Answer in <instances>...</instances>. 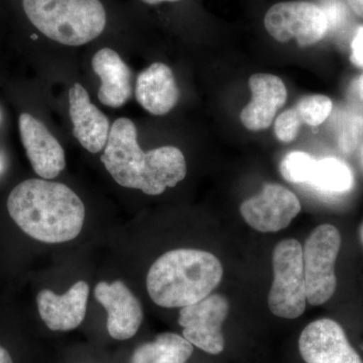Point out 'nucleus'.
Listing matches in <instances>:
<instances>
[{
  "mask_svg": "<svg viewBox=\"0 0 363 363\" xmlns=\"http://www.w3.org/2000/svg\"><path fill=\"white\" fill-rule=\"evenodd\" d=\"M101 161L117 184L147 195L162 194L187 175L185 157L178 147L166 145L143 152L135 123L124 117L112 124Z\"/></svg>",
  "mask_w": 363,
  "mask_h": 363,
  "instance_id": "nucleus-1",
  "label": "nucleus"
},
{
  "mask_svg": "<svg viewBox=\"0 0 363 363\" xmlns=\"http://www.w3.org/2000/svg\"><path fill=\"white\" fill-rule=\"evenodd\" d=\"M7 210L23 233L45 243L75 240L85 220L84 204L74 191L40 179L18 184L9 196Z\"/></svg>",
  "mask_w": 363,
  "mask_h": 363,
  "instance_id": "nucleus-2",
  "label": "nucleus"
},
{
  "mask_svg": "<svg viewBox=\"0 0 363 363\" xmlns=\"http://www.w3.org/2000/svg\"><path fill=\"white\" fill-rule=\"evenodd\" d=\"M222 276L223 267L214 255L183 248L164 253L152 264L147 289L160 307L184 308L208 297Z\"/></svg>",
  "mask_w": 363,
  "mask_h": 363,
  "instance_id": "nucleus-3",
  "label": "nucleus"
},
{
  "mask_svg": "<svg viewBox=\"0 0 363 363\" xmlns=\"http://www.w3.org/2000/svg\"><path fill=\"white\" fill-rule=\"evenodd\" d=\"M21 7L38 32L69 47L98 39L111 16L105 0H21Z\"/></svg>",
  "mask_w": 363,
  "mask_h": 363,
  "instance_id": "nucleus-4",
  "label": "nucleus"
},
{
  "mask_svg": "<svg viewBox=\"0 0 363 363\" xmlns=\"http://www.w3.org/2000/svg\"><path fill=\"white\" fill-rule=\"evenodd\" d=\"M274 281L267 304L274 316L296 319L305 312L307 290L303 247L296 240L281 241L272 253Z\"/></svg>",
  "mask_w": 363,
  "mask_h": 363,
  "instance_id": "nucleus-5",
  "label": "nucleus"
},
{
  "mask_svg": "<svg viewBox=\"0 0 363 363\" xmlns=\"http://www.w3.org/2000/svg\"><path fill=\"white\" fill-rule=\"evenodd\" d=\"M341 247V235L331 224L318 226L303 248V262L310 305H323L330 300L337 286L335 262Z\"/></svg>",
  "mask_w": 363,
  "mask_h": 363,
  "instance_id": "nucleus-6",
  "label": "nucleus"
},
{
  "mask_svg": "<svg viewBox=\"0 0 363 363\" xmlns=\"http://www.w3.org/2000/svg\"><path fill=\"white\" fill-rule=\"evenodd\" d=\"M267 32L279 43L295 40L301 47L317 44L329 32L321 6L309 1H286L272 6L264 16Z\"/></svg>",
  "mask_w": 363,
  "mask_h": 363,
  "instance_id": "nucleus-7",
  "label": "nucleus"
},
{
  "mask_svg": "<svg viewBox=\"0 0 363 363\" xmlns=\"http://www.w3.org/2000/svg\"><path fill=\"white\" fill-rule=\"evenodd\" d=\"M228 312V301L219 294L182 308L179 324L183 328V337L209 354H220L225 347L222 325Z\"/></svg>",
  "mask_w": 363,
  "mask_h": 363,
  "instance_id": "nucleus-8",
  "label": "nucleus"
},
{
  "mask_svg": "<svg viewBox=\"0 0 363 363\" xmlns=\"http://www.w3.org/2000/svg\"><path fill=\"white\" fill-rule=\"evenodd\" d=\"M301 211L297 196L279 184H266L259 194L240 205L245 222L260 233H278L290 225Z\"/></svg>",
  "mask_w": 363,
  "mask_h": 363,
  "instance_id": "nucleus-9",
  "label": "nucleus"
},
{
  "mask_svg": "<svg viewBox=\"0 0 363 363\" xmlns=\"http://www.w3.org/2000/svg\"><path fill=\"white\" fill-rule=\"evenodd\" d=\"M298 350L306 363H363L342 327L327 318L305 327L298 338Z\"/></svg>",
  "mask_w": 363,
  "mask_h": 363,
  "instance_id": "nucleus-10",
  "label": "nucleus"
},
{
  "mask_svg": "<svg viewBox=\"0 0 363 363\" xmlns=\"http://www.w3.org/2000/svg\"><path fill=\"white\" fill-rule=\"evenodd\" d=\"M94 296L107 312V330L116 340H128L135 335L143 323L140 300L123 281L112 284L100 281Z\"/></svg>",
  "mask_w": 363,
  "mask_h": 363,
  "instance_id": "nucleus-11",
  "label": "nucleus"
},
{
  "mask_svg": "<svg viewBox=\"0 0 363 363\" xmlns=\"http://www.w3.org/2000/svg\"><path fill=\"white\" fill-rule=\"evenodd\" d=\"M21 142L33 171L42 178L54 179L65 169V152L45 124L28 113L20 116Z\"/></svg>",
  "mask_w": 363,
  "mask_h": 363,
  "instance_id": "nucleus-12",
  "label": "nucleus"
},
{
  "mask_svg": "<svg viewBox=\"0 0 363 363\" xmlns=\"http://www.w3.org/2000/svg\"><path fill=\"white\" fill-rule=\"evenodd\" d=\"M89 286L79 281L64 295L51 290L38 294L37 304L40 316L52 331H70L82 323L87 312Z\"/></svg>",
  "mask_w": 363,
  "mask_h": 363,
  "instance_id": "nucleus-13",
  "label": "nucleus"
},
{
  "mask_svg": "<svg viewBox=\"0 0 363 363\" xmlns=\"http://www.w3.org/2000/svg\"><path fill=\"white\" fill-rule=\"evenodd\" d=\"M69 105L74 136L88 152H101L111 133L108 118L90 101L89 94L80 83L69 90Z\"/></svg>",
  "mask_w": 363,
  "mask_h": 363,
  "instance_id": "nucleus-14",
  "label": "nucleus"
},
{
  "mask_svg": "<svg viewBox=\"0 0 363 363\" xmlns=\"http://www.w3.org/2000/svg\"><path fill=\"white\" fill-rule=\"evenodd\" d=\"M250 88L252 101L241 111V123L252 131L267 130L272 125L277 112L286 104V86L277 76L257 73L250 78Z\"/></svg>",
  "mask_w": 363,
  "mask_h": 363,
  "instance_id": "nucleus-15",
  "label": "nucleus"
},
{
  "mask_svg": "<svg viewBox=\"0 0 363 363\" xmlns=\"http://www.w3.org/2000/svg\"><path fill=\"white\" fill-rule=\"evenodd\" d=\"M179 92L173 72L162 63L143 70L136 80L135 97L145 111L154 116L169 113L178 104Z\"/></svg>",
  "mask_w": 363,
  "mask_h": 363,
  "instance_id": "nucleus-16",
  "label": "nucleus"
},
{
  "mask_svg": "<svg viewBox=\"0 0 363 363\" xmlns=\"http://www.w3.org/2000/svg\"><path fill=\"white\" fill-rule=\"evenodd\" d=\"M92 68L101 80V86L98 91L99 101L112 108L123 106L133 92V75L118 52L111 48L99 50L93 57Z\"/></svg>",
  "mask_w": 363,
  "mask_h": 363,
  "instance_id": "nucleus-17",
  "label": "nucleus"
},
{
  "mask_svg": "<svg viewBox=\"0 0 363 363\" xmlns=\"http://www.w3.org/2000/svg\"><path fill=\"white\" fill-rule=\"evenodd\" d=\"M187 339L175 333L160 334L154 342H147L135 350L131 363H186L193 353Z\"/></svg>",
  "mask_w": 363,
  "mask_h": 363,
  "instance_id": "nucleus-18",
  "label": "nucleus"
},
{
  "mask_svg": "<svg viewBox=\"0 0 363 363\" xmlns=\"http://www.w3.org/2000/svg\"><path fill=\"white\" fill-rule=\"evenodd\" d=\"M354 179L350 167L336 157L316 160L309 184L325 194H342L352 188Z\"/></svg>",
  "mask_w": 363,
  "mask_h": 363,
  "instance_id": "nucleus-19",
  "label": "nucleus"
},
{
  "mask_svg": "<svg viewBox=\"0 0 363 363\" xmlns=\"http://www.w3.org/2000/svg\"><path fill=\"white\" fill-rule=\"evenodd\" d=\"M316 160L304 152H291L284 157L279 171L290 183L308 184L311 178Z\"/></svg>",
  "mask_w": 363,
  "mask_h": 363,
  "instance_id": "nucleus-20",
  "label": "nucleus"
},
{
  "mask_svg": "<svg viewBox=\"0 0 363 363\" xmlns=\"http://www.w3.org/2000/svg\"><path fill=\"white\" fill-rule=\"evenodd\" d=\"M296 109L303 123L317 126L323 123L330 116L333 102L330 98L325 95H308L301 98Z\"/></svg>",
  "mask_w": 363,
  "mask_h": 363,
  "instance_id": "nucleus-21",
  "label": "nucleus"
},
{
  "mask_svg": "<svg viewBox=\"0 0 363 363\" xmlns=\"http://www.w3.org/2000/svg\"><path fill=\"white\" fill-rule=\"evenodd\" d=\"M303 121L297 109L292 108L279 114L274 123V133L281 142L291 143L298 136Z\"/></svg>",
  "mask_w": 363,
  "mask_h": 363,
  "instance_id": "nucleus-22",
  "label": "nucleus"
},
{
  "mask_svg": "<svg viewBox=\"0 0 363 363\" xmlns=\"http://www.w3.org/2000/svg\"><path fill=\"white\" fill-rule=\"evenodd\" d=\"M363 133V118L353 116L342 126L339 135V147L345 154H350L357 149Z\"/></svg>",
  "mask_w": 363,
  "mask_h": 363,
  "instance_id": "nucleus-23",
  "label": "nucleus"
},
{
  "mask_svg": "<svg viewBox=\"0 0 363 363\" xmlns=\"http://www.w3.org/2000/svg\"><path fill=\"white\" fill-rule=\"evenodd\" d=\"M323 9L327 21H328L329 30H336L342 26L344 18H345V11H344L343 4L341 2L330 0L326 6H321Z\"/></svg>",
  "mask_w": 363,
  "mask_h": 363,
  "instance_id": "nucleus-24",
  "label": "nucleus"
},
{
  "mask_svg": "<svg viewBox=\"0 0 363 363\" xmlns=\"http://www.w3.org/2000/svg\"><path fill=\"white\" fill-rule=\"evenodd\" d=\"M350 61L353 65L363 68V26H358L353 35Z\"/></svg>",
  "mask_w": 363,
  "mask_h": 363,
  "instance_id": "nucleus-25",
  "label": "nucleus"
},
{
  "mask_svg": "<svg viewBox=\"0 0 363 363\" xmlns=\"http://www.w3.org/2000/svg\"><path fill=\"white\" fill-rule=\"evenodd\" d=\"M352 96L363 104V74L353 81L350 86Z\"/></svg>",
  "mask_w": 363,
  "mask_h": 363,
  "instance_id": "nucleus-26",
  "label": "nucleus"
},
{
  "mask_svg": "<svg viewBox=\"0 0 363 363\" xmlns=\"http://www.w3.org/2000/svg\"><path fill=\"white\" fill-rule=\"evenodd\" d=\"M348 6L357 16L363 18V0H346Z\"/></svg>",
  "mask_w": 363,
  "mask_h": 363,
  "instance_id": "nucleus-27",
  "label": "nucleus"
},
{
  "mask_svg": "<svg viewBox=\"0 0 363 363\" xmlns=\"http://www.w3.org/2000/svg\"><path fill=\"white\" fill-rule=\"evenodd\" d=\"M143 4L147 6H156L159 4H177V2L184 1V0H140Z\"/></svg>",
  "mask_w": 363,
  "mask_h": 363,
  "instance_id": "nucleus-28",
  "label": "nucleus"
},
{
  "mask_svg": "<svg viewBox=\"0 0 363 363\" xmlns=\"http://www.w3.org/2000/svg\"><path fill=\"white\" fill-rule=\"evenodd\" d=\"M0 363H13V358L6 348L0 346Z\"/></svg>",
  "mask_w": 363,
  "mask_h": 363,
  "instance_id": "nucleus-29",
  "label": "nucleus"
},
{
  "mask_svg": "<svg viewBox=\"0 0 363 363\" xmlns=\"http://www.w3.org/2000/svg\"><path fill=\"white\" fill-rule=\"evenodd\" d=\"M359 236H360V240H362V242L363 245V223L362 224V226H360Z\"/></svg>",
  "mask_w": 363,
  "mask_h": 363,
  "instance_id": "nucleus-30",
  "label": "nucleus"
},
{
  "mask_svg": "<svg viewBox=\"0 0 363 363\" xmlns=\"http://www.w3.org/2000/svg\"><path fill=\"white\" fill-rule=\"evenodd\" d=\"M360 162H362V166L363 168V145H362V152H360Z\"/></svg>",
  "mask_w": 363,
  "mask_h": 363,
  "instance_id": "nucleus-31",
  "label": "nucleus"
}]
</instances>
